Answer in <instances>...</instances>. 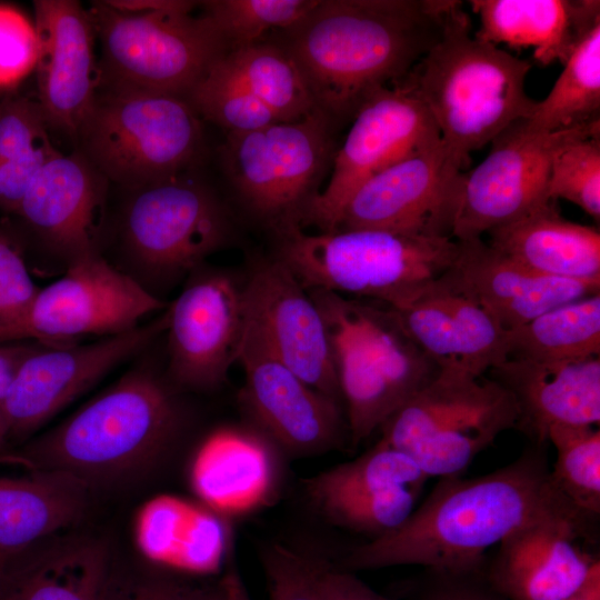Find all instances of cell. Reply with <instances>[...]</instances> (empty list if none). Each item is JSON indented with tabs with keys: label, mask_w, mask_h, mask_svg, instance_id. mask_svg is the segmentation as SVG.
<instances>
[{
	"label": "cell",
	"mask_w": 600,
	"mask_h": 600,
	"mask_svg": "<svg viewBox=\"0 0 600 600\" xmlns=\"http://www.w3.org/2000/svg\"><path fill=\"white\" fill-rule=\"evenodd\" d=\"M550 470L546 444L532 443L517 460L491 473L441 478L402 526L352 549L340 569L403 564L433 571L482 569L486 551L513 530L572 506L553 486Z\"/></svg>",
	"instance_id": "obj_1"
},
{
	"label": "cell",
	"mask_w": 600,
	"mask_h": 600,
	"mask_svg": "<svg viewBox=\"0 0 600 600\" xmlns=\"http://www.w3.org/2000/svg\"><path fill=\"white\" fill-rule=\"evenodd\" d=\"M454 0H318L280 44L318 109L353 118L377 90L403 80L441 38Z\"/></svg>",
	"instance_id": "obj_2"
},
{
	"label": "cell",
	"mask_w": 600,
	"mask_h": 600,
	"mask_svg": "<svg viewBox=\"0 0 600 600\" xmlns=\"http://www.w3.org/2000/svg\"><path fill=\"white\" fill-rule=\"evenodd\" d=\"M181 426L172 383L151 362L141 361L10 456L29 467L68 472L91 488L147 470L173 443Z\"/></svg>",
	"instance_id": "obj_3"
},
{
	"label": "cell",
	"mask_w": 600,
	"mask_h": 600,
	"mask_svg": "<svg viewBox=\"0 0 600 600\" xmlns=\"http://www.w3.org/2000/svg\"><path fill=\"white\" fill-rule=\"evenodd\" d=\"M530 61L471 34L457 1L438 42L399 83L432 117L450 167L458 173L472 151L483 148L536 106L526 91Z\"/></svg>",
	"instance_id": "obj_4"
},
{
	"label": "cell",
	"mask_w": 600,
	"mask_h": 600,
	"mask_svg": "<svg viewBox=\"0 0 600 600\" xmlns=\"http://www.w3.org/2000/svg\"><path fill=\"white\" fill-rule=\"evenodd\" d=\"M308 293L327 328L350 441L357 446L440 369L410 339L391 308L328 290Z\"/></svg>",
	"instance_id": "obj_5"
},
{
	"label": "cell",
	"mask_w": 600,
	"mask_h": 600,
	"mask_svg": "<svg viewBox=\"0 0 600 600\" xmlns=\"http://www.w3.org/2000/svg\"><path fill=\"white\" fill-rule=\"evenodd\" d=\"M278 258L306 290L368 298L398 310L414 301L454 262L451 237L380 230L308 234L299 226L277 231Z\"/></svg>",
	"instance_id": "obj_6"
},
{
	"label": "cell",
	"mask_w": 600,
	"mask_h": 600,
	"mask_svg": "<svg viewBox=\"0 0 600 600\" xmlns=\"http://www.w3.org/2000/svg\"><path fill=\"white\" fill-rule=\"evenodd\" d=\"M229 216L202 181L178 173L129 191L119 219L122 272L159 293L227 244Z\"/></svg>",
	"instance_id": "obj_7"
},
{
	"label": "cell",
	"mask_w": 600,
	"mask_h": 600,
	"mask_svg": "<svg viewBox=\"0 0 600 600\" xmlns=\"http://www.w3.org/2000/svg\"><path fill=\"white\" fill-rule=\"evenodd\" d=\"M198 2L154 12H123L104 0L88 8L100 43L99 88L170 94L188 100L228 51L212 22L194 17Z\"/></svg>",
	"instance_id": "obj_8"
},
{
	"label": "cell",
	"mask_w": 600,
	"mask_h": 600,
	"mask_svg": "<svg viewBox=\"0 0 600 600\" xmlns=\"http://www.w3.org/2000/svg\"><path fill=\"white\" fill-rule=\"evenodd\" d=\"M77 140L109 182L130 191L187 172L201 153L203 132L186 99L99 88Z\"/></svg>",
	"instance_id": "obj_9"
},
{
	"label": "cell",
	"mask_w": 600,
	"mask_h": 600,
	"mask_svg": "<svg viewBox=\"0 0 600 600\" xmlns=\"http://www.w3.org/2000/svg\"><path fill=\"white\" fill-rule=\"evenodd\" d=\"M518 418L513 397L493 379L440 370L382 424L380 440L429 478L457 477Z\"/></svg>",
	"instance_id": "obj_10"
},
{
	"label": "cell",
	"mask_w": 600,
	"mask_h": 600,
	"mask_svg": "<svg viewBox=\"0 0 600 600\" xmlns=\"http://www.w3.org/2000/svg\"><path fill=\"white\" fill-rule=\"evenodd\" d=\"M332 120L317 108L297 121L227 133L221 147L226 173L246 207L276 231L299 226L319 193L336 153Z\"/></svg>",
	"instance_id": "obj_11"
},
{
	"label": "cell",
	"mask_w": 600,
	"mask_h": 600,
	"mask_svg": "<svg viewBox=\"0 0 600 600\" xmlns=\"http://www.w3.org/2000/svg\"><path fill=\"white\" fill-rule=\"evenodd\" d=\"M168 306L97 253L70 264L58 280L39 288L22 317L0 332V343L62 344L80 337L116 336Z\"/></svg>",
	"instance_id": "obj_12"
},
{
	"label": "cell",
	"mask_w": 600,
	"mask_h": 600,
	"mask_svg": "<svg viewBox=\"0 0 600 600\" xmlns=\"http://www.w3.org/2000/svg\"><path fill=\"white\" fill-rule=\"evenodd\" d=\"M336 151L329 182L302 212L299 227L337 230L356 189L370 177L412 154L441 143L440 132L420 99L401 83L373 92L357 110Z\"/></svg>",
	"instance_id": "obj_13"
},
{
	"label": "cell",
	"mask_w": 600,
	"mask_h": 600,
	"mask_svg": "<svg viewBox=\"0 0 600 600\" xmlns=\"http://www.w3.org/2000/svg\"><path fill=\"white\" fill-rule=\"evenodd\" d=\"M167 323L166 309L146 324L91 343L40 342L21 362L2 402L7 440H28L113 369L146 351Z\"/></svg>",
	"instance_id": "obj_14"
},
{
	"label": "cell",
	"mask_w": 600,
	"mask_h": 600,
	"mask_svg": "<svg viewBox=\"0 0 600 600\" xmlns=\"http://www.w3.org/2000/svg\"><path fill=\"white\" fill-rule=\"evenodd\" d=\"M167 316L168 380L194 391L220 387L243 337L242 288L227 272L202 264L187 278Z\"/></svg>",
	"instance_id": "obj_15"
},
{
	"label": "cell",
	"mask_w": 600,
	"mask_h": 600,
	"mask_svg": "<svg viewBox=\"0 0 600 600\" xmlns=\"http://www.w3.org/2000/svg\"><path fill=\"white\" fill-rule=\"evenodd\" d=\"M594 521L564 506L522 524L487 560L489 584L506 600H569L600 569L584 546Z\"/></svg>",
	"instance_id": "obj_16"
},
{
	"label": "cell",
	"mask_w": 600,
	"mask_h": 600,
	"mask_svg": "<svg viewBox=\"0 0 600 600\" xmlns=\"http://www.w3.org/2000/svg\"><path fill=\"white\" fill-rule=\"evenodd\" d=\"M463 174L449 164L441 143L370 177L347 201L339 230H380L452 238Z\"/></svg>",
	"instance_id": "obj_17"
},
{
	"label": "cell",
	"mask_w": 600,
	"mask_h": 600,
	"mask_svg": "<svg viewBox=\"0 0 600 600\" xmlns=\"http://www.w3.org/2000/svg\"><path fill=\"white\" fill-rule=\"evenodd\" d=\"M574 129L534 132L521 119L497 136L486 159L463 174L452 238L479 239L549 201L552 154Z\"/></svg>",
	"instance_id": "obj_18"
},
{
	"label": "cell",
	"mask_w": 600,
	"mask_h": 600,
	"mask_svg": "<svg viewBox=\"0 0 600 600\" xmlns=\"http://www.w3.org/2000/svg\"><path fill=\"white\" fill-rule=\"evenodd\" d=\"M237 361L244 371L242 398L260 426L293 452H317L338 443L343 432L340 402L294 373L246 316Z\"/></svg>",
	"instance_id": "obj_19"
},
{
	"label": "cell",
	"mask_w": 600,
	"mask_h": 600,
	"mask_svg": "<svg viewBox=\"0 0 600 600\" xmlns=\"http://www.w3.org/2000/svg\"><path fill=\"white\" fill-rule=\"evenodd\" d=\"M109 181L80 152H58L39 171L16 214L63 270L101 253Z\"/></svg>",
	"instance_id": "obj_20"
},
{
	"label": "cell",
	"mask_w": 600,
	"mask_h": 600,
	"mask_svg": "<svg viewBox=\"0 0 600 600\" xmlns=\"http://www.w3.org/2000/svg\"><path fill=\"white\" fill-rule=\"evenodd\" d=\"M33 8L37 99L48 128L77 140L100 84L96 30L79 1L36 0Z\"/></svg>",
	"instance_id": "obj_21"
},
{
	"label": "cell",
	"mask_w": 600,
	"mask_h": 600,
	"mask_svg": "<svg viewBox=\"0 0 600 600\" xmlns=\"http://www.w3.org/2000/svg\"><path fill=\"white\" fill-rule=\"evenodd\" d=\"M246 316L276 354L322 394L342 400L327 328L318 307L278 258L259 263L242 288Z\"/></svg>",
	"instance_id": "obj_22"
},
{
	"label": "cell",
	"mask_w": 600,
	"mask_h": 600,
	"mask_svg": "<svg viewBox=\"0 0 600 600\" xmlns=\"http://www.w3.org/2000/svg\"><path fill=\"white\" fill-rule=\"evenodd\" d=\"M392 311L440 370L482 377L508 360V331L443 274L410 304Z\"/></svg>",
	"instance_id": "obj_23"
},
{
	"label": "cell",
	"mask_w": 600,
	"mask_h": 600,
	"mask_svg": "<svg viewBox=\"0 0 600 600\" xmlns=\"http://www.w3.org/2000/svg\"><path fill=\"white\" fill-rule=\"evenodd\" d=\"M458 244L457 258L443 273L444 278L507 331L552 308L599 293L600 281L537 273L493 249L482 238Z\"/></svg>",
	"instance_id": "obj_24"
},
{
	"label": "cell",
	"mask_w": 600,
	"mask_h": 600,
	"mask_svg": "<svg viewBox=\"0 0 600 600\" xmlns=\"http://www.w3.org/2000/svg\"><path fill=\"white\" fill-rule=\"evenodd\" d=\"M490 373L513 397L519 410L516 429L533 444H546L549 429L556 424H599V356L559 361L508 359Z\"/></svg>",
	"instance_id": "obj_25"
},
{
	"label": "cell",
	"mask_w": 600,
	"mask_h": 600,
	"mask_svg": "<svg viewBox=\"0 0 600 600\" xmlns=\"http://www.w3.org/2000/svg\"><path fill=\"white\" fill-rule=\"evenodd\" d=\"M110 572L102 541L57 534L4 553L0 600H103Z\"/></svg>",
	"instance_id": "obj_26"
},
{
	"label": "cell",
	"mask_w": 600,
	"mask_h": 600,
	"mask_svg": "<svg viewBox=\"0 0 600 600\" xmlns=\"http://www.w3.org/2000/svg\"><path fill=\"white\" fill-rule=\"evenodd\" d=\"M476 38L498 46L532 47L541 64H563L600 24L599 0H471Z\"/></svg>",
	"instance_id": "obj_27"
},
{
	"label": "cell",
	"mask_w": 600,
	"mask_h": 600,
	"mask_svg": "<svg viewBox=\"0 0 600 600\" xmlns=\"http://www.w3.org/2000/svg\"><path fill=\"white\" fill-rule=\"evenodd\" d=\"M487 233L489 246L537 273L600 281L599 230L564 219L554 200Z\"/></svg>",
	"instance_id": "obj_28"
},
{
	"label": "cell",
	"mask_w": 600,
	"mask_h": 600,
	"mask_svg": "<svg viewBox=\"0 0 600 600\" xmlns=\"http://www.w3.org/2000/svg\"><path fill=\"white\" fill-rule=\"evenodd\" d=\"M22 464V463H21ZM24 466L22 474H0V551L12 552L77 523L90 487L63 471Z\"/></svg>",
	"instance_id": "obj_29"
},
{
	"label": "cell",
	"mask_w": 600,
	"mask_h": 600,
	"mask_svg": "<svg viewBox=\"0 0 600 600\" xmlns=\"http://www.w3.org/2000/svg\"><path fill=\"white\" fill-rule=\"evenodd\" d=\"M270 454L257 437L221 429L201 444L191 467V483L210 509L239 513L259 504L272 484Z\"/></svg>",
	"instance_id": "obj_30"
},
{
	"label": "cell",
	"mask_w": 600,
	"mask_h": 600,
	"mask_svg": "<svg viewBox=\"0 0 600 600\" xmlns=\"http://www.w3.org/2000/svg\"><path fill=\"white\" fill-rule=\"evenodd\" d=\"M136 541L153 562L204 573L220 566L226 531L211 511L177 497L159 496L139 511Z\"/></svg>",
	"instance_id": "obj_31"
},
{
	"label": "cell",
	"mask_w": 600,
	"mask_h": 600,
	"mask_svg": "<svg viewBox=\"0 0 600 600\" xmlns=\"http://www.w3.org/2000/svg\"><path fill=\"white\" fill-rule=\"evenodd\" d=\"M600 354V293L552 308L508 331V359L559 361Z\"/></svg>",
	"instance_id": "obj_32"
},
{
	"label": "cell",
	"mask_w": 600,
	"mask_h": 600,
	"mask_svg": "<svg viewBox=\"0 0 600 600\" xmlns=\"http://www.w3.org/2000/svg\"><path fill=\"white\" fill-rule=\"evenodd\" d=\"M217 64L267 104L281 122L300 120L317 109L294 61L278 43L261 40L229 50Z\"/></svg>",
	"instance_id": "obj_33"
},
{
	"label": "cell",
	"mask_w": 600,
	"mask_h": 600,
	"mask_svg": "<svg viewBox=\"0 0 600 600\" xmlns=\"http://www.w3.org/2000/svg\"><path fill=\"white\" fill-rule=\"evenodd\" d=\"M600 24L596 26L564 63L549 94L528 119L529 130L557 132L600 121Z\"/></svg>",
	"instance_id": "obj_34"
},
{
	"label": "cell",
	"mask_w": 600,
	"mask_h": 600,
	"mask_svg": "<svg viewBox=\"0 0 600 600\" xmlns=\"http://www.w3.org/2000/svg\"><path fill=\"white\" fill-rule=\"evenodd\" d=\"M428 479L410 457L379 440L359 458L309 479L307 490L322 509L334 502L377 498L398 488H423Z\"/></svg>",
	"instance_id": "obj_35"
},
{
	"label": "cell",
	"mask_w": 600,
	"mask_h": 600,
	"mask_svg": "<svg viewBox=\"0 0 600 600\" xmlns=\"http://www.w3.org/2000/svg\"><path fill=\"white\" fill-rule=\"evenodd\" d=\"M548 441L557 451L550 478L556 489L578 510L600 514V431L594 426L556 424Z\"/></svg>",
	"instance_id": "obj_36"
},
{
	"label": "cell",
	"mask_w": 600,
	"mask_h": 600,
	"mask_svg": "<svg viewBox=\"0 0 600 600\" xmlns=\"http://www.w3.org/2000/svg\"><path fill=\"white\" fill-rule=\"evenodd\" d=\"M548 198L564 199L600 219V121L577 128L554 150Z\"/></svg>",
	"instance_id": "obj_37"
},
{
	"label": "cell",
	"mask_w": 600,
	"mask_h": 600,
	"mask_svg": "<svg viewBox=\"0 0 600 600\" xmlns=\"http://www.w3.org/2000/svg\"><path fill=\"white\" fill-rule=\"evenodd\" d=\"M318 0H211L202 1L203 13L220 32L228 49L261 41L266 32L289 29Z\"/></svg>",
	"instance_id": "obj_38"
},
{
	"label": "cell",
	"mask_w": 600,
	"mask_h": 600,
	"mask_svg": "<svg viewBox=\"0 0 600 600\" xmlns=\"http://www.w3.org/2000/svg\"><path fill=\"white\" fill-rule=\"evenodd\" d=\"M188 101L199 117L227 133L249 132L281 122L267 104L217 63L191 91Z\"/></svg>",
	"instance_id": "obj_39"
},
{
	"label": "cell",
	"mask_w": 600,
	"mask_h": 600,
	"mask_svg": "<svg viewBox=\"0 0 600 600\" xmlns=\"http://www.w3.org/2000/svg\"><path fill=\"white\" fill-rule=\"evenodd\" d=\"M322 562L274 544L264 552L263 568L270 600H326Z\"/></svg>",
	"instance_id": "obj_40"
},
{
	"label": "cell",
	"mask_w": 600,
	"mask_h": 600,
	"mask_svg": "<svg viewBox=\"0 0 600 600\" xmlns=\"http://www.w3.org/2000/svg\"><path fill=\"white\" fill-rule=\"evenodd\" d=\"M37 97L10 93L0 101V164L13 162L49 140Z\"/></svg>",
	"instance_id": "obj_41"
},
{
	"label": "cell",
	"mask_w": 600,
	"mask_h": 600,
	"mask_svg": "<svg viewBox=\"0 0 600 600\" xmlns=\"http://www.w3.org/2000/svg\"><path fill=\"white\" fill-rule=\"evenodd\" d=\"M38 37L33 21L0 3V90L13 89L36 67Z\"/></svg>",
	"instance_id": "obj_42"
},
{
	"label": "cell",
	"mask_w": 600,
	"mask_h": 600,
	"mask_svg": "<svg viewBox=\"0 0 600 600\" xmlns=\"http://www.w3.org/2000/svg\"><path fill=\"white\" fill-rule=\"evenodd\" d=\"M38 290L22 247L0 226V332L22 317Z\"/></svg>",
	"instance_id": "obj_43"
},
{
	"label": "cell",
	"mask_w": 600,
	"mask_h": 600,
	"mask_svg": "<svg viewBox=\"0 0 600 600\" xmlns=\"http://www.w3.org/2000/svg\"><path fill=\"white\" fill-rule=\"evenodd\" d=\"M428 572L430 583L419 600H506L489 584L484 568Z\"/></svg>",
	"instance_id": "obj_44"
},
{
	"label": "cell",
	"mask_w": 600,
	"mask_h": 600,
	"mask_svg": "<svg viewBox=\"0 0 600 600\" xmlns=\"http://www.w3.org/2000/svg\"><path fill=\"white\" fill-rule=\"evenodd\" d=\"M189 589L167 577L137 576L120 579L111 571L103 600H180Z\"/></svg>",
	"instance_id": "obj_45"
},
{
	"label": "cell",
	"mask_w": 600,
	"mask_h": 600,
	"mask_svg": "<svg viewBox=\"0 0 600 600\" xmlns=\"http://www.w3.org/2000/svg\"><path fill=\"white\" fill-rule=\"evenodd\" d=\"M321 587L326 600H390L372 590L350 571L321 566Z\"/></svg>",
	"instance_id": "obj_46"
},
{
	"label": "cell",
	"mask_w": 600,
	"mask_h": 600,
	"mask_svg": "<svg viewBox=\"0 0 600 600\" xmlns=\"http://www.w3.org/2000/svg\"><path fill=\"white\" fill-rule=\"evenodd\" d=\"M39 343L31 340L0 343V423L3 427L4 422L1 414L2 402L21 362Z\"/></svg>",
	"instance_id": "obj_47"
},
{
	"label": "cell",
	"mask_w": 600,
	"mask_h": 600,
	"mask_svg": "<svg viewBox=\"0 0 600 600\" xmlns=\"http://www.w3.org/2000/svg\"><path fill=\"white\" fill-rule=\"evenodd\" d=\"M110 7L132 13L154 12L182 8L192 1L184 0H104Z\"/></svg>",
	"instance_id": "obj_48"
},
{
	"label": "cell",
	"mask_w": 600,
	"mask_h": 600,
	"mask_svg": "<svg viewBox=\"0 0 600 600\" xmlns=\"http://www.w3.org/2000/svg\"><path fill=\"white\" fill-rule=\"evenodd\" d=\"M220 587L223 600H252L237 571L228 572L222 578Z\"/></svg>",
	"instance_id": "obj_49"
},
{
	"label": "cell",
	"mask_w": 600,
	"mask_h": 600,
	"mask_svg": "<svg viewBox=\"0 0 600 600\" xmlns=\"http://www.w3.org/2000/svg\"><path fill=\"white\" fill-rule=\"evenodd\" d=\"M569 600H600V569L589 579L587 584Z\"/></svg>",
	"instance_id": "obj_50"
},
{
	"label": "cell",
	"mask_w": 600,
	"mask_h": 600,
	"mask_svg": "<svg viewBox=\"0 0 600 600\" xmlns=\"http://www.w3.org/2000/svg\"><path fill=\"white\" fill-rule=\"evenodd\" d=\"M180 600H223L221 587L212 589H189Z\"/></svg>",
	"instance_id": "obj_51"
},
{
	"label": "cell",
	"mask_w": 600,
	"mask_h": 600,
	"mask_svg": "<svg viewBox=\"0 0 600 600\" xmlns=\"http://www.w3.org/2000/svg\"><path fill=\"white\" fill-rule=\"evenodd\" d=\"M7 443V432L4 427L0 423V453L3 451Z\"/></svg>",
	"instance_id": "obj_52"
},
{
	"label": "cell",
	"mask_w": 600,
	"mask_h": 600,
	"mask_svg": "<svg viewBox=\"0 0 600 600\" xmlns=\"http://www.w3.org/2000/svg\"><path fill=\"white\" fill-rule=\"evenodd\" d=\"M4 553H6V552L0 551V563H1V560H2V558H3V556H4Z\"/></svg>",
	"instance_id": "obj_53"
}]
</instances>
